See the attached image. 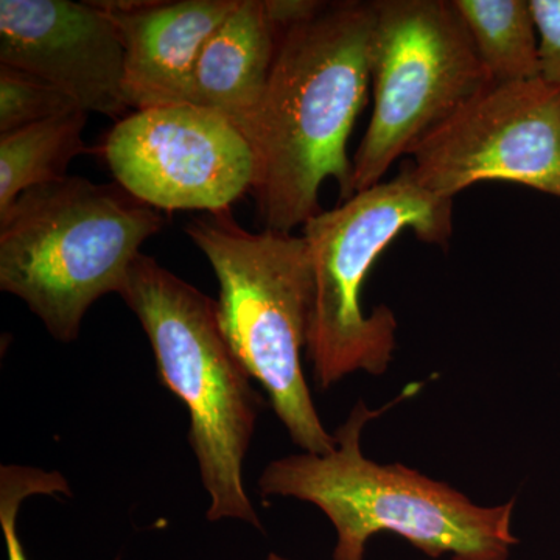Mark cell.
I'll return each instance as SVG.
<instances>
[{"label":"cell","instance_id":"cell-1","mask_svg":"<svg viewBox=\"0 0 560 560\" xmlns=\"http://www.w3.org/2000/svg\"><path fill=\"white\" fill-rule=\"evenodd\" d=\"M374 22V0H337L280 31L248 132L265 230L291 232L323 212L327 178L337 180L342 202L352 197L348 142L371 86Z\"/></svg>","mask_w":560,"mask_h":560},{"label":"cell","instance_id":"cell-2","mask_svg":"<svg viewBox=\"0 0 560 560\" xmlns=\"http://www.w3.org/2000/svg\"><path fill=\"white\" fill-rule=\"evenodd\" d=\"M388 407L353 405L327 455L302 452L271 460L261 471V497H283L318 508L337 530L334 560H363L368 541L393 533L431 559L510 560L515 499L481 506L444 481L404 464H378L361 451L371 420Z\"/></svg>","mask_w":560,"mask_h":560},{"label":"cell","instance_id":"cell-3","mask_svg":"<svg viewBox=\"0 0 560 560\" xmlns=\"http://www.w3.org/2000/svg\"><path fill=\"white\" fill-rule=\"evenodd\" d=\"M119 296L149 337L160 382L189 411L206 517L264 529L243 478L264 404L224 335L219 302L145 254L132 261Z\"/></svg>","mask_w":560,"mask_h":560},{"label":"cell","instance_id":"cell-4","mask_svg":"<svg viewBox=\"0 0 560 560\" xmlns=\"http://www.w3.org/2000/svg\"><path fill=\"white\" fill-rule=\"evenodd\" d=\"M164 226L119 184L66 176L32 187L0 217V289L61 342L101 298L120 293L140 246Z\"/></svg>","mask_w":560,"mask_h":560},{"label":"cell","instance_id":"cell-5","mask_svg":"<svg viewBox=\"0 0 560 560\" xmlns=\"http://www.w3.org/2000/svg\"><path fill=\"white\" fill-rule=\"evenodd\" d=\"M404 231L442 248L453 234V200L420 189L404 167L302 226L312 271L305 352L320 388L357 372L388 371L399 324L388 305L364 312L361 293L375 260Z\"/></svg>","mask_w":560,"mask_h":560},{"label":"cell","instance_id":"cell-6","mask_svg":"<svg viewBox=\"0 0 560 560\" xmlns=\"http://www.w3.org/2000/svg\"><path fill=\"white\" fill-rule=\"evenodd\" d=\"M186 234L220 285L221 326L235 355L267 393L272 410L302 452L337 445L324 427L302 371L312 302L307 243L291 232H249L231 210L191 221Z\"/></svg>","mask_w":560,"mask_h":560},{"label":"cell","instance_id":"cell-7","mask_svg":"<svg viewBox=\"0 0 560 560\" xmlns=\"http://www.w3.org/2000/svg\"><path fill=\"white\" fill-rule=\"evenodd\" d=\"M374 109L352 160V197L492 86L452 0H374Z\"/></svg>","mask_w":560,"mask_h":560},{"label":"cell","instance_id":"cell-8","mask_svg":"<svg viewBox=\"0 0 560 560\" xmlns=\"http://www.w3.org/2000/svg\"><path fill=\"white\" fill-rule=\"evenodd\" d=\"M410 156L404 165L410 178L445 200L488 180L560 200V88L541 79L492 84Z\"/></svg>","mask_w":560,"mask_h":560},{"label":"cell","instance_id":"cell-9","mask_svg":"<svg viewBox=\"0 0 560 560\" xmlns=\"http://www.w3.org/2000/svg\"><path fill=\"white\" fill-rule=\"evenodd\" d=\"M97 153L114 179L154 209L231 210L253 190V143L232 121L191 103L132 110Z\"/></svg>","mask_w":560,"mask_h":560},{"label":"cell","instance_id":"cell-10","mask_svg":"<svg viewBox=\"0 0 560 560\" xmlns=\"http://www.w3.org/2000/svg\"><path fill=\"white\" fill-rule=\"evenodd\" d=\"M0 65L49 81L86 113L127 117L125 46L95 2L0 0Z\"/></svg>","mask_w":560,"mask_h":560},{"label":"cell","instance_id":"cell-11","mask_svg":"<svg viewBox=\"0 0 560 560\" xmlns=\"http://www.w3.org/2000/svg\"><path fill=\"white\" fill-rule=\"evenodd\" d=\"M125 46L124 92L132 110L189 103L202 47L238 0H103Z\"/></svg>","mask_w":560,"mask_h":560},{"label":"cell","instance_id":"cell-12","mask_svg":"<svg viewBox=\"0 0 560 560\" xmlns=\"http://www.w3.org/2000/svg\"><path fill=\"white\" fill-rule=\"evenodd\" d=\"M279 35L267 0H238L202 47L189 103L215 110L248 138L270 80Z\"/></svg>","mask_w":560,"mask_h":560},{"label":"cell","instance_id":"cell-13","mask_svg":"<svg viewBox=\"0 0 560 560\" xmlns=\"http://www.w3.org/2000/svg\"><path fill=\"white\" fill-rule=\"evenodd\" d=\"M86 110L0 136V217L25 190L68 176L70 162L86 153Z\"/></svg>","mask_w":560,"mask_h":560},{"label":"cell","instance_id":"cell-14","mask_svg":"<svg viewBox=\"0 0 560 560\" xmlns=\"http://www.w3.org/2000/svg\"><path fill=\"white\" fill-rule=\"evenodd\" d=\"M493 83L539 79V38L529 0H452Z\"/></svg>","mask_w":560,"mask_h":560},{"label":"cell","instance_id":"cell-15","mask_svg":"<svg viewBox=\"0 0 560 560\" xmlns=\"http://www.w3.org/2000/svg\"><path fill=\"white\" fill-rule=\"evenodd\" d=\"M83 110L49 81L0 65V136Z\"/></svg>","mask_w":560,"mask_h":560},{"label":"cell","instance_id":"cell-16","mask_svg":"<svg viewBox=\"0 0 560 560\" xmlns=\"http://www.w3.org/2000/svg\"><path fill=\"white\" fill-rule=\"evenodd\" d=\"M70 495L66 478L58 471L33 467L2 466L0 469V526L9 560H28L18 530L22 503L33 495ZM116 560H121L117 558Z\"/></svg>","mask_w":560,"mask_h":560},{"label":"cell","instance_id":"cell-17","mask_svg":"<svg viewBox=\"0 0 560 560\" xmlns=\"http://www.w3.org/2000/svg\"><path fill=\"white\" fill-rule=\"evenodd\" d=\"M539 38V79L560 88V0H529Z\"/></svg>","mask_w":560,"mask_h":560},{"label":"cell","instance_id":"cell-18","mask_svg":"<svg viewBox=\"0 0 560 560\" xmlns=\"http://www.w3.org/2000/svg\"><path fill=\"white\" fill-rule=\"evenodd\" d=\"M267 560H290V559L283 558V556L276 555V552H270V555H268Z\"/></svg>","mask_w":560,"mask_h":560}]
</instances>
